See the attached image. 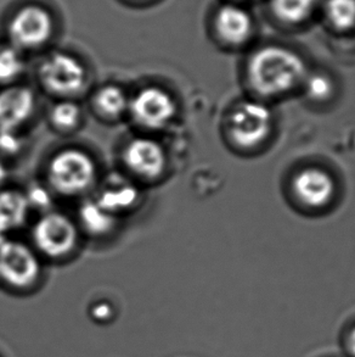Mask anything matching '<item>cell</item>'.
<instances>
[{
  "label": "cell",
  "instance_id": "obj_1",
  "mask_svg": "<svg viewBox=\"0 0 355 357\" xmlns=\"http://www.w3.org/2000/svg\"><path fill=\"white\" fill-rule=\"evenodd\" d=\"M248 75L255 92L275 97L291 91L306 77V65L288 49L267 47L253 55Z\"/></svg>",
  "mask_w": 355,
  "mask_h": 357
},
{
  "label": "cell",
  "instance_id": "obj_2",
  "mask_svg": "<svg viewBox=\"0 0 355 357\" xmlns=\"http://www.w3.org/2000/svg\"><path fill=\"white\" fill-rule=\"evenodd\" d=\"M95 164L82 150L66 149L54 156L49 164V182L58 193H82L95 179Z\"/></svg>",
  "mask_w": 355,
  "mask_h": 357
},
{
  "label": "cell",
  "instance_id": "obj_3",
  "mask_svg": "<svg viewBox=\"0 0 355 357\" xmlns=\"http://www.w3.org/2000/svg\"><path fill=\"white\" fill-rule=\"evenodd\" d=\"M54 32V19L39 5L24 6L13 16L8 26L11 43L17 49H34L47 43Z\"/></svg>",
  "mask_w": 355,
  "mask_h": 357
},
{
  "label": "cell",
  "instance_id": "obj_4",
  "mask_svg": "<svg viewBox=\"0 0 355 357\" xmlns=\"http://www.w3.org/2000/svg\"><path fill=\"white\" fill-rule=\"evenodd\" d=\"M39 77L49 92L70 96L82 89L86 83V68L72 55L54 53L44 59L39 68Z\"/></svg>",
  "mask_w": 355,
  "mask_h": 357
},
{
  "label": "cell",
  "instance_id": "obj_5",
  "mask_svg": "<svg viewBox=\"0 0 355 357\" xmlns=\"http://www.w3.org/2000/svg\"><path fill=\"white\" fill-rule=\"evenodd\" d=\"M271 112L265 104L242 102L231 114V138L242 148H255L267 139L271 130Z\"/></svg>",
  "mask_w": 355,
  "mask_h": 357
},
{
  "label": "cell",
  "instance_id": "obj_6",
  "mask_svg": "<svg viewBox=\"0 0 355 357\" xmlns=\"http://www.w3.org/2000/svg\"><path fill=\"white\" fill-rule=\"evenodd\" d=\"M40 264L29 246L14 241L0 244V280L15 288H26L38 280Z\"/></svg>",
  "mask_w": 355,
  "mask_h": 357
},
{
  "label": "cell",
  "instance_id": "obj_7",
  "mask_svg": "<svg viewBox=\"0 0 355 357\" xmlns=\"http://www.w3.org/2000/svg\"><path fill=\"white\" fill-rule=\"evenodd\" d=\"M33 239L45 255L61 257L73 250L77 241V229L63 213H47L34 226Z\"/></svg>",
  "mask_w": 355,
  "mask_h": 357
},
{
  "label": "cell",
  "instance_id": "obj_8",
  "mask_svg": "<svg viewBox=\"0 0 355 357\" xmlns=\"http://www.w3.org/2000/svg\"><path fill=\"white\" fill-rule=\"evenodd\" d=\"M130 110L139 125L159 130L175 115V104L168 93L157 87L141 89L130 102Z\"/></svg>",
  "mask_w": 355,
  "mask_h": 357
},
{
  "label": "cell",
  "instance_id": "obj_9",
  "mask_svg": "<svg viewBox=\"0 0 355 357\" xmlns=\"http://www.w3.org/2000/svg\"><path fill=\"white\" fill-rule=\"evenodd\" d=\"M123 160L130 171L145 178H156L164 172V148L149 138H136L125 146Z\"/></svg>",
  "mask_w": 355,
  "mask_h": 357
},
{
  "label": "cell",
  "instance_id": "obj_10",
  "mask_svg": "<svg viewBox=\"0 0 355 357\" xmlns=\"http://www.w3.org/2000/svg\"><path fill=\"white\" fill-rule=\"evenodd\" d=\"M293 189L303 204L312 208H322L333 197L335 183L325 171L308 169L297 174L293 181Z\"/></svg>",
  "mask_w": 355,
  "mask_h": 357
},
{
  "label": "cell",
  "instance_id": "obj_11",
  "mask_svg": "<svg viewBox=\"0 0 355 357\" xmlns=\"http://www.w3.org/2000/svg\"><path fill=\"white\" fill-rule=\"evenodd\" d=\"M34 110L29 88H6L0 92V130H15L29 120Z\"/></svg>",
  "mask_w": 355,
  "mask_h": 357
},
{
  "label": "cell",
  "instance_id": "obj_12",
  "mask_svg": "<svg viewBox=\"0 0 355 357\" xmlns=\"http://www.w3.org/2000/svg\"><path fill=\"white\" fill-rule=\"evenodd\" d=\"M216 26L221 38L234 45L245 43L252 34L250 14L235 5L221 8L216 14Z\"/></svg>",
  "mask_w": 355,
  "mask_h": 357
},
{
  "label": "cell",
  "instance_id": "obj_13",
  "mask_svg": "<svg viewBox=\"0 0 355 357\" xmlns=\"http://www.w3.org/2000/svg\"><path fill=\"white\" fill-rule=\"evenodd\" d=\"M27 197L15 190L0 192V231L8 233L24 225L29 213Z\"/></svg>",
  "mask_w": 355,
  "mask_h": 357
},
{
  "label": "cell",
  "instance_id": "obj_14",
  "mask_svg": "<svg viewBox=\"0 0 355 357\" xmlns=\"http://www.w3.org/2000/svg\"><path fill=\"white\" fill-rule=\"evenodd\" d=\"M81 221L93 234H105L115 225V213L104 208L99 202H88L81 208Z\"/></svg>",
  "mask_w": 355,
  "mask_h": 357
},
{
  "label": "cell",
  "instance_id": "obj_15",
  "mask_svg": "<svg viewBox=\"0 0 355 357\" xmlns=\"http://www.w3.org/2000/svg\"><path fill=\"white\" fill-rule=\"evenodd\" d=\"M94 102L102 115L117 117L125 112L128 107V98L120 87L105 86L96 93Z\"/></svg>",
  "mask_w": 355,
  "mask_h": 357
},
{
  "label": "cell",
  "instance_id": "obj_16",
  "mask_svg": "<svg viewBox=\"0 0 355 357\" xmlns=\"http://www.w3.org/2000/svg\"><path fill=\"white\" fill-rule=\"evenodd\" d=\"M317 0H271L274 13L285 22L297 24L310 15Z\"/></svg>",
  "mask_w": 355,
  "mask_h": 357
},
{
  "label": "cell",
  "instance_id": "obj_17",
  "mask_svg": "<svg viewBox=\"0 0 355 357\" xmlns=\"http://www.w3.org/2000/svg\"><path fill=\"white\" fill-rule=\"evenodd\" d=\"M325 13L335 29L347 31L355 26V0H327Z\"/></svg>",
  "mask_w": 355,
  "mask_h": 357
},
{
  "label": "cell",
  "instance_id": "obj_18",
  "mask_svg": "<svg viewBox=\"0 0 355 357\" xmlns=\"http://www.w3.org/2000/svg\"><path fill=\"white\" fill-rule=\"evenodd\" d=\"M24 63L19 49L11 45L0 47V83L11 82L24 71Z\"/></svg>",
  "mask_w": 355,
  "mask_h": 357
},
{
  "label": "cell",
  "instance_id": "obj_19",
  "mask_svg": "<svg viewBox=\"0 0 355 357\" xmlns=\"http://www.w3.org/2000/svg\"><path fill=\"white\" fill-rule=\"evenodd\" d=\"M81 117V110L76 102L65 100L60 102L52 109L50 120L60 130H71L76 127Z\"/></svg>",
  "mask_w": 355,
  "mask_h": 357
},
{
  "label": "cell",
  "instance_id": "obj_20",
  "mask_svg": "<svg viewBox=\"0 0 355 357\" xmlns=\"http://www.w3.org/2000/svg\"><path fill=\"white\" fill-rule=\"evenodd\" d=\"M135 199H136V193H135L134 189L127 185L120 189L112 188L106 190L97 202L109 211L115 213L117 210L127 208V206H129L130 204L134 203Z\"/></svg>",
  "mask_w": 355,
  "mask_h": 357
},
{
  "label": "cell",
  "instance_id": "obj_21",
  "mask_svg": "<svg viewBox=\"0 0 355 357\" xmlns=\"http://www.w3.org/2000/svg\"><path fill=\"white\" fill-rule=\"evenodd\" d=\"M308 96L315 100H325L331 96L332 83L329 78L322 75H315L307 79L306 84Z\"/></svg>",
  "mask_w": 355,
  "mask_h": 357
},
{
  "label": "cell",
  "instance_id": "obj_22",
  "mask_svg": "<svg viewBox=\"0 0 355 357\" xmlns=\"http://www.w3.org/2000/svg\"><path fill=\"white\" fill-rule=\"evenodd\" d=\"M21 146L19 137L15 130H0V150L6 154H14Z\"/></svg>",
  "mask_w": 355,
  "mask_h": 357
},
{
  "label": "cell",
  "instance_id": "obj_23",
  "mask_svg": "<svg viewBox=\"0 0 355 357\" xmlns=\"http://www.w3.org/2000/svg\"><path fill=\"white\" fill-rule=\"evenodd\" d=\"M26 197L29 200V206L45 208L50 205V195L42 187H34L33 189H31L29 195H26Z\"/></svg>",
  "mask_w": 355,
  "mask_h": 357
},
{
  "label": "cell",
  "instance_id": "obj_24",
  "mask_svg": "<svg viewBox=\"0 0 355 357\" xmlns=\"http://www.w3.org/2000/svg\"><path fill=\"white\" fill-rule=\"evenodd\" d=\"M94 317L97 319H106L111 316V307L107 304H100L94 309Z\"/></svg>",
  "mask_w": 355,
  "mask_h": 357
},
{
  "label": "cell",
  "instance_id": "obj_25",
  "mask_svg": "<svg viewBox=\"0 0 355 357\" xmlns=\"http://www.w3.org/2000/svg\"><path fill=\"white\" fill-rule=\"evenodd\" d=\"M346 347L352 357H355V326L347 335Z\"/></svg>",
  "mask_w": 355,
  "mask_h": 357
},
{
  "label": "cell",
  "instance_id": "obj_26",
  "mask_svg": "<svg viewBox=\"0 0 355 357\" xmlns=\"http://www.w3.org/2000/svg\"><path fill=\"white\" fill-rule=\"evenodd\" d=\"M6 176H8L6 167H5V165L0 161V183H1V182H4V179L6 178Z\"/></svg>",
  "mask_w": 355,
  "mask_h": 357
}]
</instances>
